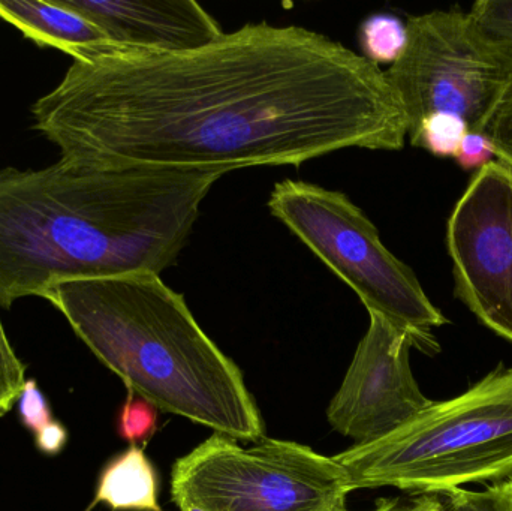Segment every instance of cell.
Here are the masks:
<instances>
[{
    "instance_id": "6da1fadb",
    "label": "cell",
    "mask_w": 512,
    "mask_h": 511,
    "mask_svg": "<svg viewBox=\"0 0 512 511\" xmlns=\"http://www.w3.org/2000/svg\"><path fill=\"white\" fill-rule=\"evenodd\" d=\"M83 164L300 167L337 150L396 152L405 114L379 66L300 26L249 23L194 50L105 44L32 108Z\"/></svg>"
},
{
    "instance_id": "7a4b0ae2",
    "label": "cell",
    "mask_w": 512,
    "mask_h": 511,
    "mask_svg": "<svg viewBox=\"0 0 512 511\" xmlns=\"http://www.w3.org/2000/svg\"><path fill=\"white\" fill-rule=\"evenodd\" d=\"M222 168L59 162L0 170V308L63 281L161 276Z\"/></svg>"
},
{
    "instance_id": "3957f363",
    "label": "cell",
    "mask_w": 512,
    "mask_h": 511,
    "mask_svg": "<svg viewBox=\"0 0 512 511\" xmlns=\"http://www.w3.org/2000/svg\"><path fill=\"white\" fill-rule=\"evenodd\" d=\"M42 299L128 392L231 440L264 438L242 372L161 276L56 282Z\"/></svg>"
},
{
    "instance_id": "277c9868",
    "label": "cell",
    "mask_w": 512,
    "mask_h": 511,
    "mask_svg": "<svg viewBox=\"0 0 512 511\" xmlns=\"http://www.w3.org/2000/svg\"><path fill=\"white\" fill-rule=\"evenodd\" d=\"M357 489L445 495L512 476V368L499 365L465 393L433 401L375 443L334 456Z\"/></svg>"
},
{
    "instance_id": "5b68a950",
    "label": "cell",
    "mask_w": 512,
    "mask_h": 511,
    "mask_svg": "<svg viewBox=\"0 0 512 511\" xmlns=\"http://www.w3.org/2000/svg\"><path fill=\"white\" fill-rule=\"evenodd\" d=\"M268 210L337 278L357 293L369 314L381 315L427 356L441 351L433 330L448 324L411 267L379 237L366 213L339 191L301 180L277 183Z\"/></svg>"
},
{
    "instance_id": "8992f818",
    "label": "cell",
    "mask_w": 512,
    "mask_h": 511,
    "mask_svg": "<svg viewBox=\"0 0 512 511\" xmlns=\"http://www.w3.org/2000/svg\"><path fill=\"white\" fill-rule=\"evenodd\" d=\"M355 488L345 468L292 441L242 447L215 434L171 471L177 507L204 511H349Z\"/></svg>"
},
{
    "instance_id": "52a82bcc",
    "label": "cell",
    "mask_w": 512,
    "mask_h": 511,
    "mask_svg": "<svg viewBox=\"0 0 512 511\" xmlns=\"http://www.w3.org/2000/svg\"><path fill=\"white\" fill-rule=\"evenodd\" d=\"M406 27L405 50L385 77L408 131L432 114H451L483 132L512 66L478 38L460 8L414 15Z\"/></svg>"
},
{
    "instance_id": "ba28073f",
    "label": "cell",
    "mask_w": 512,
    "mask_h": 511,
    "mask_svg": "<svg viewBox=\"0 0 512 511\" xmlns=\"http://www.w3.org/2000/svg\"><path fill=\"white\" fill-rule=\"evenodd\" d=\"M447 248L454 294L512 344V168L492 161L475 173L451 212Z\"/></svg>"
},
{
    "instance_id": "9c48e42d",
    "label": "cell",
    "mask_w": 512,
    "mask_h": 511,
    "mask_svg": "<svg viewBox=\"0 0 512 511\" xmlns=\"http://www.w3.org/2000/svg\"><path fill=\"white\" fill-rule=\"evenodd\" d=\"M369 315V329L327 410L334 431L357 446L387 437L433 402L412 374L411 338L381 315Z\"/></svg>"
},
{
    "instance_id": "30bf717a",
    "label": "cell",
    "mask_w": 512,
    "mask_h": 511,
    "mask_svg": "<svg viewBox=\"0 0 512 511\" xmlns=\"http://www.w3.org/2000/svg\"><path fill=\"white\" fill-rule=\"evenodd\" d=\"M92 21L111 44L141 50H194L224 35L194 0H60Z\"/></svg>"
},
{
    "instance_id": "8fae6325",
    "label": "cell",
    "mask_w": 512,
    "mask_h": 511,
    "mask_svg": "<svg viewBox=\"0 0 512 511\" xmlns=\"http://www.w3.org/2000/svg\"><path fill=\"white\" fill-rule=\"evenodd\" d=\"M0 18L17 27L39 47L65 51L72 59L102 45L107 36L84 15L57 2H0Z\"/></svg>"
},
{
    "instance_id": "7c38bea8",
    "label": "cell",
    "mask_w": 512,
    "mask_h": 511,
    "mask_svg": "<svg viewBox=\"0 0 512 511\" xmlns=\"http://www.w3.org/2000/svg\"><path fill=\"white\" fill-rule=\"evenodd\" d=\"M158 495L155 467L144 449L129 446L105 465L95 498L87 511H92L98 504H105L114 511H164Z\"/></svg>"
},
{
    "instance_id": "4fadbf2b",
    "label": "cell",
    "mask_w": 512,
    "mask_h": 511,
    "mask_svg": "<svg viewBox=\"0 0 512 511\" xmlns=\"http://www.w3.org/2000/svg\"><path fill=\"white\" fill-rule=\"evenodd\" d=\"M408 41V27L400 18L390 14L370 15L358 33L364 59L373 65H394L402 56Z\"/></svg>"
},
{
    "instance_id": "5bb4252c",
    "label": "cell",
    "mask_w": 512,
    "mask_h": 511,
    "mask_svg": "<svg viewBox=\"0 0 512 511\" xmlns=\"http://www.w3.org/2000/svg\"><path fill=\"white\" fill-rule=\"evenodd\" d=\"M468 17L478 38L512 66V0H480Z\"/></svg>"
},
{
    "instance_id": "9a60e30c",
    "label": "cell",
    "mask_w": 512,
    "mask_h": 511,
    "mask_svg": "<svg viewBox=\"0 0 512 511\" xmlns=\"http://www.w3.org/2000/svg\"><path fill=\"white\" fill-rule=\"evenodd\" d=\"M466 122L451 114H432L409 129L412 146L427 150L436 158H456L457 150L466 132Z\"/></svg>"
},
{
    "instance_id": "2e32d148",
    "label": "cell",
    "mask_w": 512,
    "mask_h": 511,
    "mask_svg": "<svg viewBox=\"0 0 512 511\" xmlns=\"http://www.w3.org/2000/svg\"><path fill=\"white\" fill-rule=\"evenodd\" d=\"M158 428V408L146 399L128 392L117 416V434L131 446L147 443Z\"/></svg>"
},
{
    "instance_id": "e0dca14e",
    "label": "cell",
    "mask_w": 512,
    "mask_h": 511,
    "mask_svg": "<svg viewBox=\"0 0 512 511\" xmlns=\"http://www.w3.org/2000/svg\"><path fill=\"white\" fill-rule=\"evenodd\" d=\"M444 497L448 511H512V476L481 491L462 488Z\"/></svg>"
},
{
    "instance_id": "ac0fdd59",
    "label": "cell",
    "mask_w": 512,
    "mask_h": 511,
    "mask_svg": "<svg viewBox=\"0 0 512 511\" xmlns=\"http://www.w3.org/2000/svg\"><path fill=\"white\" fill-rule=\"evenodd\" d=\"M26 383V368L11 347L0 320V416H5L20 398Z\"/></svg>"
},
{
    "instance_id": "d6986e66",
    "label": "cell",
    "mask_w": 512,
    "mask_h": 511,
    "mask_svg": "<svg viewBox=\"0 0 512 511\" xmlns=\"http://www.w3.org/2000/svg\"><path fill=\"white\" fill-rule=\"evenodd\" d=\"M483 132L492 140L498 161L512 168V77L487 117Z\"/></svg>"
},
{
    "instance_id": "ffe728a7",
    "label": "cell",
    "mask_w": 512,
    "mask_h": 511,
    "mask_svg": "<svg viewBox=\"0 0 512 511\" xmlns=\"http://www.w3.org/2000/svg\"><path fill=\"white\" fill-rule=\"evenodd\" d=\"M18 416L24 428L32 432L33 437L54 422L50 405L35 380H26L24 383L18 398Z\"/></svg>"
},
{
    "instance_id": "44dd1931",
    "label": "cell",
    "mask_w": 512,
    "mask_h": 511,
    "mask_svg": "<svg viewBox=\"0 0 512 511\" xmlns=\"http://www.w3.org/2000/svg\"><path fill=\"white\" fill-rule=\"evenodd\" d=\"M492 140L481 131H468L456 153V161L463 170H481L495 158Z\"/></svg>"
},
{
    "instance_id": "7402d4cb",
    "label": "cell",
    "mask_w": 512,
    "mask_h": 511,
    "mask_svg": "<svg viewBox=\"0 0 512 511\" xmlns=\"http://www.w3.org/2000/svg\"><path fill=\"white\" fill-rule=\"evenodd\" d=\"M66 443H68V432L63 428L62 423L56 420L35 435L36 449L44 455H59L65 449Z\"/></svg>"
},
{
    "instance_id": "603a6c76",
    "label": "cell",
    "mask_w": 512,
    "mask_h": 511,
    "mask_svg": "<svg viewBox=\"0 0 512 511\" xmlns=\"http://www.w3.org/2000/svg\"><path fill=\"white\" fill-rule=\"evenodd\" d=\"M372 511H448V509L444 501L439 500L435 495H423L418 500L406 504L397 498L394 500L384 498L376 503Z\"/></svg>"
},
{
    "instance_id": "cb8c5ba5",
    "label": "cell",
    "mask_w": 512,
    "mask_h": 511,
    "mask_svg": "<svg viewBox=\"0 0 512 511\" xmlns=\"http://www.w3.org/2000/svg\"><path fill=\"white\" fill-rule=\"evenodd\" d=\"M180 511H204L197 509V507H183V509H180Z\"/></svg>"
}]
</instances>
